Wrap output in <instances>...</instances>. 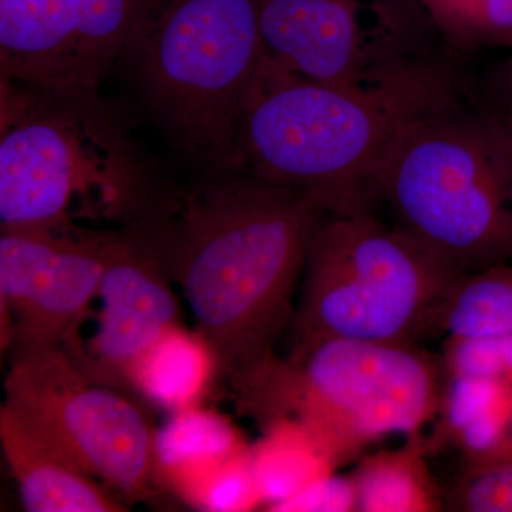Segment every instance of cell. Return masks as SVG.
<instances>
[{
	"label": "cell",
	"instance_id": "cell-12",
	"mask_svg": "<svg viewBox=\"0 0 512 512\" xmlns=\"http://www.w3.org/2000/svg\"><path fill=\"white\" fill-rule=\"evenodd\" d=\"M265 60L313 82L362 79L360 29L352 0H258Z\"/></svg>",
	"mask_w": 512,
	"mask_h": 512
},
{
	"label": "cell",
	"instance_id": "cell-17",
	"mask_svg": "<svg viewBox=\"0 0 512 512\" xmlns=\"http://www.w3.org/2000/svg\"><path fill=\"white\" fill-rule=\"evenodd\" d=\"M407 458L396 456L370 463L357 478L356 505L362 511L429 510L430 497L421 488Z\"/></svg>",
	"mask_w": 512,
	"mask_h": 512
},
{
	"label": "cell",
	"instance_id": "cell-6",
	"mask_svg": "<svg viewBox=\"0 0 512 512\" xmlns=\"http://www.w3.org/2000/svg\"><path fill=\"white\" fill-rule=\"evenodd\" d=\"M456 276L370 210L325 212L303 264L291 350L326 339L417 345Z\"/></svg>",
	"mask_w": 512,
	"mask_h": 512
},
{
	"label": "cell",
	"instance_id": "cell-23",
	"mask_svg": "<svg viewBox=\"0 0 512 512\" xmlns=\"http://www.w3.org/2000/svg\"><path fill=\"white\" fill-rule=\"evenodd\" d=\"M467 2H468V0H467ZM467 2H466V5H467ZM464 8H466V6H464ZM463 13H464V12H463ZM461 19H463V18H461Z\"/></svg>",
	"mask_w": 512,
	"mask_h": 512
},
{
	"label": "cell",
	"instance_id": "cell-22",
	"mask_svg": "<svg viewBox=\"0 0 512 512\" xmlns=\"http://www.w3.org/2000/svg\"><path fill=\"white\" fill-rule=\"evenodd\" d=\"M495 123L500 128L501 138H503L505 168H507L508 200H510L512 212V119L508 123H498V121H495Z\"/></svg>",
	"mask_w": 512,
	"mask_h": 512
},
{
	"label": "cell",
	"instance_id": "cell-7",
	"mask_svg": "<svg viewBox=\"0 0 512 512\" xmlns=\"http://www.w3.org/2000/svg\"><path fill=\"white\" fill-rule=\"evenodd\" d=\"M121 60L177 141L229 168L239 113L265 63L258 0H157Z\"/></svg>",
	"mask_w": 512,
	"mask_h": 512
},
{
	"label": "cell",
	"instance_id": "cell-21",
	"mask_svg": "<svg viewBox=\"0 0 512 512\" xmlns=\"http://www.w3.org/2000/svg\"><path fill=\"white\" fill-rule=\"evenodd\" d=\"M510 458H512V427H505L503 433L497 437V440L490 447L471 456L470 466L510 460Z\"/></svg>",
	"mask_w": 512,
	"mask_h": 512
},
{
	"label": "cell",
	"instance_id": "cell-3",
	"mask_svg": "<svg viewBox=\"0 0 512 512\" xmlns=\"http://www.w3.org/2000/svg\"><path fill=\"white\" fill-rule=\"evenodd\" d=\"M154 194L140 151L99 94L72 96L2 80L0 228L128 225Z\"/></svg>",
	"mask_w": 512,
	"mask_h": 512
},
{
	"label": "cell",
	"instance_id": "cell-16",
	"mask_svg": "<svg viewBox=\"0 0 512 512\" xmlns=\"http://www.w3.org/2000/svg\"><path fill=\"white\" fill-rule=\"evenodd\" d=\"M429 336L456 340L512 339V265L457 275L431 318Z\"/></svg>",
	"mask_w": 512,
	"mask_h": 512
},
{
	"label": "cell",
	"instance_id": "cell-14",
	"mask_svg": "<svg viewBox=\"0 0 512 512\" xmlns=\"http://www.w3.org/2000/svg\"><path fill=\"white\" fill-rule=\"evenodd\" d=\"M218 376L220 360L211 343L181 322L134 360L127 372L126 392L171 414L204 403Z\"/></svg>",
	"mask_w": 512,
	"mask_h": 512
},
{
	"label": "cell",
	"instance_id": "cell-2",
	"mask_svg": "<svg viewBox=\"0 0 512 512\" xmlns=\"http://www.w3.org/2000/svg\"><path fill=\"white\" fill-rule=\"evenodd\" d=\"M434 73L373 87L303 79L264 63L235 126L229 170L291 188L326 212L370 210L379 165L403 123L450 99Z\"/></svg>",
	"mask_w": 512,
	"mask_h": 512
},
{
	"label": "cell",
	"instance_id": "cell-15",
	"mask_svg": "<svg viewBox=\"0 0 512 512\" xmlns=\"http://www.w3.org/2000/svg\"><path fill=\"white\" fill-rule=\"evenodd\" d=\"M249 448L227 417L204 404L171 413L156 433L161 493L175 495Z\"/></svg>",
	"mask_w": 512,
	"mask_h": 512
},
{
	"label": "cell",
	"instance_id": "cell-1",
	"mask_svg": "<svg viewBox=\"0 0 512 512\" xmlns=\"http://www.w3.org/2000/svg\"><path fill=\"white\" fill-rule=\"evenodd\" d=\"M156 192L126 231L180 289L221 376L237 382L288 332L306 252L325 210L239 170Z\"/></svg>",
	"mask_w": 512,
	"mask_h": 512
},
{
	"label": "cell",
	"instance_id": "cell-4",
	"mask_svg": "<svg viewBox=\"0 0 512 512\" xmlns=\"http://www.w3.org/2000/svg\"><path fill=\"white\" fill-rule=\"evenodd\" d=\"M444 382V366L417 345L326 339L272 356L232 389L249 416L295 424L326 463H339L390 434L416 433L443 407Z\"/></svg>",
	"mask_w": 512,
	"mask_h": 512
},
{
	"label": "cell",
	"instance_id": "cell-9",
	"mask_svg": "<svg viewBox=\"0 0 512 512\" xmlns=\"http://www.w3.org/2000/svg\"><path fill=\"white\" fill-rule=\"evenodd\" d=\"M0 229L2 353L66 348L99 295L116 232Z\"/></svg>",
	"mask_w": 512,
	"mask_h": 512
},
{
	"label": "cell",
	"instance_id": "cell-19",
	"mask_svg": "<svg viewBox=\"0 0 512 512\" xmlns=\"http://www.w3.org/2000/svg\"><path fill=\"white\" fill-rule=\"evenodd\" d=\"M356 503L355 494L348 495V485L318 480L298 494L274 505V511H335L348 510Z\"/></svg>",
	"mask_w": 512,
	"mask_h": 512
},
{
	"label": "cell",
	"instance_id": "cell-13",
	"mask_svg": "<svg viewBox=\"0 0 512 512\" xmlns=\"http://www.w3.org/2000/svg\"><path fill=\"white\" fill-rule=\"evenodd\" d=\"M0 444L29 512H123L127 505L42 431L0 406Z\"/></svg>",
	"mask_w": 512,
	"mask_h": 512
},
{
	"label": "cell",
	"instance_id": "cell-18",
	"mask_svg": "<svg viewBox=\"0 0 512 512\" xmlns=\"http://www.w3.org/2000/svg\"><path fill=\"white\" fill-rule=\"evenodd\" d=\"M447 507L460 512H512V458L468 466L447 495Z\"/></svg>",
	"mask_w": 512,
	"mask_h": 512
},
{
	"label": "cell",
	"instance_id": "cell-8",
	"mask_svg": "<svg viewBox=\"0 0 512 512\" xmlns=\"http://www.w3.org/2000/svg\"><path fill=\"white\" fill-rule=\"evenodd\" d=\"M5 404L124 504L161 494L157 427L136 397L93 382L63 348L10 353Z\"/></svg>",
	"mask_w": 512,
	"mask_h": 512
},
{
	"label": "cell",
	"instance_id": "cell-10",
	"mask_svg": "<svg viewBox=\"0 0 512 512\" xmlns=\"http://www.w3.org/2000/svg\"><path fill=\"white\" fill-rule=\"evenodd\" d=\"M157 0H0L2 80L99 94Z\"/></svg>",
	"mask_w": 512,
	"mask_h": 512
},
{
	"label": "cell",
	"instance_id": "cell-11",
	"mask_svg": "<svg viewBox=\"0 0 512 512\" xmlns=\"http://www.w3.org/2000/svg\"><path fill=\"white\" fill-rule=\"evenodd\" d=\"M97 301L93 335L74 339L64 350L93 382L127 393L128 369L165 330L181 323V303L163 266L126 229L114 234Z\"/></svg>",
	"mask_w": 512,
	"mask_h": 512
},
{
	"label": "cell",
	"instance_id": "cell-20",
	"mask_svg": "<svg viewBox=\"0 0 512 512\" xmlns=\"http://www.w3.org/2000/svg\"><path fill=\"white\" fill-rule=\"evenodd\" d=\"M461 28L494 37L512 36V0H468Z\"/></svg>",
	"mask_w": 512,
	"mask_h": 512
},
{
	"label": "cell",
	"instance_id": "cell-5",
	"mask_svg": "<svg viewBox=\"0 0 512 512\" xmlns=\"http://www.w3.org/2000/svg\"><path fill=\"white\" fill-rule=\"evenodd\" d=\"M451 99L402 124L384 154L373 200L394 227L454 274L512 259L503 138L497 123L454 109Z\"/></svg>",
	"mask_w": 512,
	"mask_h": 512
}]
</instances>
